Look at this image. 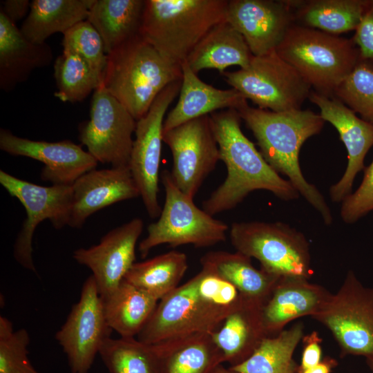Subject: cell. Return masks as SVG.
<instances>
[{"mask_svg": "<svg viewBox=\"0 0 373 373\" xmlns=\"http://www.w3.org/2000/svg\"><path fill=\"white\" fill-rule=\"evenodd\" d=\"M187 269L186 255L171 251L135 262L124 279L160 300L179 286Z\"/></svg>", "mask_w": 373, "mask_h": 373, "instance_id": "d6a6232c", "label": "cell"}, {"mask_svg": "<svg viewBox=\"0 0 373 373\" xmlns=\"http://www.w3.org/2000/svg\"><path fill=\"white\" fill-rule=\"evenodd\" d=\"M53 52L46 43L26 39L0 10V88L5 92L26 81L37 68L50 65Z\"/></svg>", "mask_w": 373, "mask_h": 373, "instance_id": "7402d4cb", "label": "cell"}, {"mask_svg": "<svg viewBox=\"0 0 373 373\" xmlns=\"http://www.w3.org/2000/svg\"><path fill=\"white\" fill-rule=\"evenodd\" d=\"M337 365L338 362L336 359L326 356L317 365L301 373H331Z\"/></svg>", "mask_w": 373, "mask_h": 373, "instance_id": "7bdbcfd3", "label": "cell"}, {"mask_svg": "<svg viewBox=\"0 0 373 373\" xmlns=\"http://www.w3.org/2000/svg\"><path fill=\"white\" fill-rule=\"evenodd\" d=\"M253 133L260 152L278 174L288 178L293 186L330 225L333 217L323 195L304 178L299 164V153L305 142L318 134L325 121L310 110L274 112L253 108L245 103L236 110Z\"/></svg>", "mask_w": 373, "mask_h": 373, "instance_id": "3957f363", "label": "cell"}, {"mask_svg": "<svg viewBox=\"0 0 373 373\" xmlns=\"http://www.w3.org/2000/svg\"><path fill=\"white\" fill-rule=\"evenodd\" d=\"M369 0L292 1L295 23L329 34L356 30Z\"/></svg>", "mask_w": 373, "mask_h": 373, "instance_id": "4dcf8cb0", "label": "cell"}, {"mask_svg": "<svg viewBox=\"0 0 373 373\" xmlns=\"http://www.w3.org/2000/svg\"><path fill=\"white\" fill-rule=\"evenodd\" d=\"M315 92L333 97L361 59L352 40L294 23L276 48Z\"/></svg>", "mask_w": 373, "mask_h": 373, "instance_id": "8992f818", "label": "cell"}, {"mask_svg": "<svg viewBox=\"0 0 373 373\" xmlns=\"http://www.w3.org/2000/svg\"><path fill=\"white\" fill-rule=\"evenodd\" d=\"M73 203L68 226L82 227L96 211L113 204L140 197L128 166L93 169L72 184Z\"/></svg>", "mask_w": 373, "mask_h": 373, "instance_id": "ffe728a7", "label": "cell"}, {"mask_svg": "<svg viewBox=\"0 0 373 373\" xmlns=\"http://www.w3.org/2000/svg\"><path fill=\"white\" fill-rule=\"evenodd\" d=\"M305 325L294 323L274 336L265 338L245 362L229 367L239 373H298L294 351L302 340Z\"/></svg>", "mask_w": 373, "mask_h": 373, "instance_id": "1f68e13d", "label": "cell"}, {"mask_svg": "<svg viewBox=\"0 0 373 373\" xmlns=\"http://www.w3.org/2000/svg\"><path fill=\"white\" fill-rule=\"evenodd\" d=\"M209 117L220 160L227 167V175L202 202L204 211L213 216L231 210L251 192L260 189L270 191L285 201L299 197L291 182L273 169L243 133L241 118L236 109L216 111Z\"/></svg>", "mask_w": 373, "mask_h": 373, "instance_id": "7a4b0ae2", "label": "cell"}, {"mask_svg": "<svg viewBox=\"0 0 373 373\" xmlns=\"http://www.w3.org/2000/svg\"><path fill=\"white\" fill-rule=\"evenodd\" d=\"M225 20L243 37L254 56L275 50L295 23L292 1L230 0Z\"/></svg>", "mask_w": 373, "mask_h": 373, "instance_id": "2e32d148", "label": "cell"}, {"mask_svg": "<svg viewBox=\"0 0 373 373\" xmlns=\"http://www.w3.org/2000/svg\"><path fill=\"white\" fill-rule=\"evenodd\" d=\"M143 229V220L135 218L108 231L98 244L73 252L75 260L92 271L101 298L117 287L135 263Z\"/></svg>", "mask_w": 373, "mask_h": 373, "instance_id": "e0dca14e", "label": "cell"}, {"mask_svg": "<svg viewBox=\"0 0 373 373\" xmlns=\"http://www.w3.org/2000/svg\"><path fill=\"white\" fill-rule=\"evenodd\" d=\"M112 329L106 321L94 277L84 283L78 302L73 305L55 338L66 354L71 373H88L97 354Z\"/></svg>", "mask_w": 373, "mask_h": 373, "instance_id": "5bb4252c", "label": "cell"}, {"mask_svg": "<svg viewBox=\"0 0 373 373\" xmlns=\"http://www.w3.org/2000/svg\"><path fill=\"white\" fill-rule=\"evenodd\" d=\"M312 317L330 331L341 356L373 358V287L363 286L352 271Z\"/></svg>", "mask_w": 373, "mask_h": 373, "instance_id": "30bf717a", "label": "cell"}, {"mask_svg": "<svg viewBox=\"0 0 373 373\" xmlns=\"http://www.w3.org/2000/svg\"><path fill=\"white\" fill-rule=\"evenodd\" d=\"M63 35V50L80 57L102 82L107 54L102 39L94 26L86 19L75 24Z\"/></svg>", "mask_w": 373, "mask_h": 373, "instance_id": "8d00e7d4", "label": "cell"}, {"mask_svg": "<svg viewBox=\"0 0 373 373\" xmlns=\"http://www.w3.org/2000/svg\"><path fill=\"white\" fill-rule=\"evenodd\" d=\"M182 79L168 85L156 97L149 111L136 122L135 139L128 168L151 218L160 216L159 171L163 142L164 115L180 93Z\"/></svg>", "mask_w": 373, "mask_h": 373, "instance_id": "7c38bea8", "label": "cell"}, {"mask_svg": "<svg viewBox=\"0 0 373 373\" xmlns=\"http://www.w3.org/2000/svg\"><path fill=\"white\" fill-rule=\"evenodd\" d=\"M0 183L11 196L19 200L27 215L14 244V258L23 268L37 273L32 258L34 232L45 220H49L56 229L68 225L73 186H41L17 178L3 170L0 171Z\"/></svg>", "mask_w": 373, "mask_h": 373, "instance_id": "8fae6325", "label": "cell"}, {"mask_svg": "<svg viewBox=\"0 0 373 373\" xmlns=\"http://www.w3.org/2000/svg\"><path fill=\"white\" fill-rule=\"evenodd\" d=\"M222 75L246 99L260 108L274 112L302 109L312 88L276 50L254 55L247 67Z\"/></svg>", "mask_w": 373, "mask_h": 373, "instance_id": "9c48e42d", "label": "cell"}, {"mask_svg": "<svg viewBox=\"0 0 373 373\" xmlns=\"http://www.w3.org/2000/svg\"><path fill=\"white\" fill-rule=\"evenodd\" d=\"M227 0H145L140 35L164 58L181 65L217 24Z\"/></svg>", "mask_w": 373, "mask_h": 373, "instance_id": "5b68a950", "label": "cell"}, {"mask_svg": "<svg viewBox=\"0 0 373 373\" xmlns=\"http://www.w3.org/2000/svg\"><path fill=\"white\" fill-rule=\"evenodd\" d=\"M99 354L111 373H163L153 345L136 337H110Z\"/></svg>", "mask_w": 373, "mask_h": 373, "instance_id": "836d02e7", "label": "cell"}, {"mask_svg": "<svg viewBox=\"0 0 373 373\" xmlns=\"http://www.w3.org/2000/svg\"><path fill=\"white\" fill-rule=\"evenodd\" d=\"M352 39L359 50L361 58L373 61V0H369L367 10Z\"/></svg>", "mask_w": 373, "mask_h": 373, "instance_id": "ab89813d", "label": "cell"}, {"mask_svg": "<svg viewBox=\"0 0 373 373\" xmlns=\"http://www.w3.org/2000/svg\"><path fill=\"white\" fill-rule=\"evenodd\" d=\"M333 97L373 124V61L361 58Z\"/></svg>", "mask_w": 373, "mask_h": 373, "instance_id": "d590c367", "label": "cell"}, {"mask_svg": "<svg viewBox=\"0 0 373 373\" xmlns=\"http://www.w3.org/2000/svg\"><path fill=\"white\" fill-rule=\"evenodd\" d=\"M95 0H33L20 29L32 42L45 43L52 35L64 34L86 20Z\"/></svg>", "mask_w": 373, "mask_h": 373, "instance_id": "f1b7e54d", "label": "cell"}, {"mask_svg": "<svg viewBox=\"0 0 373 373\" xmlns=\"http://www.w3.org/2000/svg\"><path fill=\"white\" fill-rule=\"evenodd\" d=\"M163 142L172 154L171 175L173 182L193 199L220 160L209 115L190 120L163 132Z\"/></svg>", "mask_w": 373, "mask_h": 373, "instance_id": "9a60e30c", "label": "cell"}, {"mask_svg": "<svg viewBox=\"0 0 373 373\" xmlns=\"http://www.w3.org/2000/svg\"><path fill=\"white\" fill-rule=\"evenodd\" d=\"M0 149L12 155L42 162L44 166L41 178L52 184H73L80 176L96 169L98 164L88 151L70 140H32L15 135L5 128L0 130Z\"/></svg>", "mask_w": 373, "mask_h": 373, "instance_id": "ac0fdd59", "label": "cell"}, {"mask_svg": "<svg viewBox=\"0 0 373 373\" xmlns=\"http://www.w3.org/2000/svg\"><path fill=\"white\" fill-rule=\"evenodd\" d=\"M201 269L231 283L242 298L260 305L267 300L280 277L257 269L251 258L238 251H211L200 258Z\"/></svg>", "mask_w": 373, "mask_h": 373, "instance_id": "cb8c5ba5", "label": "cell"}, {"mask_svg": "<svg viewBox=\"0 0 373 373\" xmlns=\"http://www.w3.org/2000/svg\"><path fill=\"white\" fill-rule=\"evenodd\" d=\"M253 56L243 37L225 20L209 31L185 61L196 74L204 69L222 74L231 66L247 67Z\"/></svg>", "mask_w": 373, "mask_h": 373, "instance_id": "4316f807", "label": "cell"}, {"mask_svg": "<svg viewBox=\"0 0 373 373\" xmlns=\"http://www.w3.org/2000/svg\"><path fill=\"white\" fill-rule=\"evenodd\" d=\"M145 0H95L87 20L100 35L106 54L140 35Z\"/></svg>", "mask_w": 373, "mask_h": 373, "instance_id": "f546056e", "label": "cell"}, {"mask_svg": "<svg viewBox=\"0 0 373 373\" xmlns=\"http://www.w3.org/2000/svg\"><path fill=\"white\" fill-rule=\"evenodd\" d=\"M365 361L371 373H373V358H366Z\"/></svg>", "mask_w": 373, "mask_h": 373, "instance_id": "f6af8a7d", "label": "cell"}, {"mask_svg": "<svg viewBox=\"0 0 373 373\" xmlns=\"http://www.w3.org/2000/svg\"><path fill=\"white\" fill-rule=\"evenodd\" d=\"M231 243L238 251L260 263V268L278 277L310 279L309 244L300 231L280 222H233Z\"/></svg>", "mask_w": 373, "mask_h": 373, "instance_id": "ba28073f", "label": "cell"}, {"mask_svg": "<svg viewBox=\"0 0 373 373\" xmlns=\"http://www.w3.org/2000/svg\"><path fill=\"white\" fill-rule=\"evenodd\" d=\"M160 178L165 191L164 204L158 220L149 225L146 237L139 244L142 258L163 244L203 248L226 240L229 229L226 223L198 207L193 199L175 184L170 171H163Z\"/></svg>", "mask_w": 373, "mask_h": 373, "instance_id": "52a82bcc", "label": "cell"}, {"mask_svg": "<svg viewBox=\"0 0 373 373\" xmlns=\"http://www.w3.org/2000/svg\"><path fill=\"white\" fill-rule=\"evenodd\" d=\"M28 0H6L1 2L0 10L14 23L23 19L30 8Z\"/></svg>", "mask_w": 373, "mask_h": 373, "instance_id": "b9f144b4", "label": "cell"}, {"mask_svg": "<svg viewBox=\"0 0 373 373\" xmlns=\"http://www.w3.org/2000/svg\"><path fill=\"white\" fill-rule=\"evenodd\" d=\"M163 373H214L224 357L211 333H193L152 344Z\"/></svg>", "mask_w": 373, "mask_h": 373, "instance_id": "d4e9b609", "label": "cell"}, {"mask_svg": "<svg viewBox=\"0 0 373 373\" xmlns=\"http://www.w3.org/2000/svg\"><path fill=\"white\" fill-rule=\"evenodd\" d=\"M108 325L120 337H137L158 300L125 279L101 298Z\"/></svg>", "mask_w": 373, "mask_h": 373, "instance_id": "83f0119b", "label": "cell"}, {"mask_svg": "<svg viewBox=\"0 0 373 373\" xmlns=\"http://www.w3.org/2000/svg\"><path fill=\"white\" fill-rule=\"evenodd\" d=\"M303 350L298 373L312 368L322 361V339L316 331L305 335L302 338Z\"/></svg>", "mask_w": 373, "mask_h": 373, "instance_id": "60d3db41", "label": "cell"}, {"mask_svg": "<svg viewBox=\"0 0 373 373\" xmlns=\"http://www.w3.org/2000/svg\"><path fill=\"white\" fill-rule=\"evenodd\" d=\"M179 99L164 121L163 132L223 108L238 109L247 99L237 90L219 89L201 80L184 61Z\"/></svg>", "mask_w": 373, "mask_h": 373, "instance_id": "603a6c76", "label": "cell"}, {"mask_svg": "<svg viewBox=\"0 0 373 373\" xmlns=\"http://www.w3.org/2000/svg\"><path fill=\"white\" fill-rule=\"evenodd\" d=\"M54 77L57 86L55 95L64 102H81L102 84L80 57L64 50L55 61Z\"/></svg>", "mask_w": 373, "mask_h": 373, "instance_id": "e575fe53", "label": "cell"}, {"mask_svg": "<svg viewBox=\"0 0 373 373\" xmlns=\"http://www.w3.org/2000/svg\"><path fill=\"white\" fill-rule=\"evenodd\" d=\"M182 78L181 65L164 58L138 35L107 54L102 86L137 121L168 85Z\"/></svg>", "mask_w": 373, "mask_h": 373, "instance_id": "277c9868", "label": "cell"}, {"mask_svg": "<svg viewBox=\"0 0 373 373\" xmlns=\"http://www.w3.org/2000/svg\"><path fill=\"white\" fill-rule=\"evenodd\" d=\"M136 120L102 86L93 95L90 119L82 124L79 138L98 162L128 167Z\"/></svg>", "mask_w": 373, "mask_h": 373, "instance_id": "4fadbf2b", "label": "cell"}, {"mask_svg": "<svg viewBox=\"0 0 373 373\" xmlns=\"http://www.w3.org/2000/svg\"><path fill=\"white\" fill-rule=\"evenodd\" d=\"M332 293L309 279L280 277L271 294L261 307V315L267 336H274L294 320L313 316Z\"/></svg>", "mask_w": 373, "mask_h": 373, "instance_id": "44dd1931", "label": "cell"}, {"mask_svg": "<svg viewBox=\"0 0 373 373\" xmlns=\"http://www.w3.org/2000/svg\"><path fill=\"white\" fill-rule=\"evenodd\" d=\"M29 343L26 329L14 330L12 323L0 316V373H39L28 356Z\"/></svg>", "mask_w": 373, "mask_h": 373, "instance_id": "74e56055", "label": "cell"}, {"mask_svg": "<svg viewBox=\"0 0 373 373\" xmlns=\"http://www.w3.org/2000/svg\"><path fill=\"white\" fill-rule=\"evenodd\" d=\"M363 171L358 188L342 202L341 217L347 224L356 222L373 210V160Z\"/></svg>", "mask_w": 373, "mask_h": 373, "instance_id": "f35d334b", "label": "cell"}, {"mask_svg": "<svg viewBox=\"0 0 373 373\" xmlns=\"http://www.w3.org/2000/svg\"><path fill=\"white\" fill-rule=\"evenodd\" d=\"M320 109L325 122L332 124L347 151V165L341 180L329 189V196L334 202L343 200L352 193L357 173L365 168L364 160L373 146V124L358 117L345 104L334 97H327L312 91L309 98Z\"/></svg>", "mask_w": 373, "mask_h": 373, "instance_id": "d6986e66", "label": "cell"}, {"mask_svg": "<svg viewBox=\"0 0 373 373\" xmlns=\"http://www.w3.org/2000/svg\"><path fill=\"white\" fill-rule=\"evenodd\" d=\"M242 302L231 283L201 269L158 300L136 338L152 345L193 333L212 334Z\"/></svg>", "mask_w": 373, "mask_h": 373, "instance_id": "6da1fadb", "label": "cell"}, {"mask_svg": "<svg viewBox=\"0 0 373 373\" xmlns=\"http://www.w3.org/2000/svg\"><path fill=\"white\" fill-rule=\"evenodd\" d=\"M214 373H239L230 367H226L223 365H220Z\"/></svg>", "mask_w": 373, "mask_h": 373, "instance_id": "ee69618b", "label": "cell"}, {"mask_svg": "<svg viewBox=\"0 0 373 373\" xmlns=\"http://www.w3.org/2000/svg\"><path fill=\"white\" fill-rule=\"evenodd\" d=\"M211 334L229 367L245 362L268 337L261 306L242 299L241 305Z\"/></svg>", "mask_w": 373, "mask_h": 373, "instance_id": "484cf974", "label": "cell"}]
</instances>
